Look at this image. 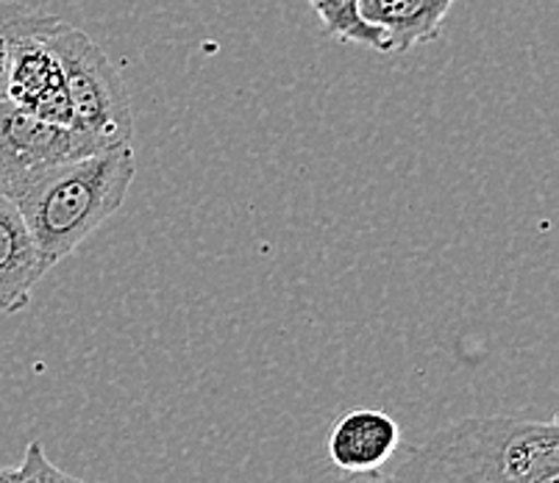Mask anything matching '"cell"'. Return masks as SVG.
Segmentation results:
<instances>
[{
	"mask_svg": "<svg viewBox=\"0 0 559 483\" xmlns=\"http://www.w3.org/2000/svg\"><path fill=\"white\" fill-rule=\"evenodd\" d=\"M134 172V147L117 145L56 165L0 172V192L17 206L53 269L117 215Z\"/></svg>",
	"mask_w": 559,
	"mask_h": 483,
	"instance_id": "cell-1",
	"label": "cell"
},
{
	"mask_svg": "<svg viewBox=\"0 0 559 483\" xmlns=\"http://www.w3.org/2000/svg\"><path fill=\"white\" fill-rule=\"evenodd\" d=\"M393 483H559L557 420L465 416L406 447Z\"/></svg>",
	"mask_w": 559,
	"mask_h": 483,
	"instance_id": "cell-2",
	"label": "cell"
},
{
	"mask_svg": "<svg viewBox=\"0 0 559 483\" xmlns=\"http://www.w3.org/2000/svg\"><path fill=\"white\" fill-rule=\"evenodd\" d=\"M45 43L50 45L62 68L70 114H73L70 125L98 150L131 145L134 117H131L129 93L104 50L81 28L62 23L59 17L45 32Z\"/></svg>",
	"mask_w": 559,
	"mask_h": 483,
	"instance_id": "cell-3",
	"label": "cell"
},
{
	"mask_svg": "<svg viewBox=\"0 0 559 483\" xmlns=\"http://www.w3.org/2000/svg\"><path fill=\"white\" fill-rule=\"evenodd\" d=\"M53 20V14L34 9L32 17L12 34L3 100L25 111H34V114L50 120V123L70 125L73 114H70V98L68 89H64L62 68H59V59L50 50V45L45 43V32H48Z\"/></svg>",
	"mask_w": 559,
	"mask_h": 483,
	"instance_id": "cell-4",
	"label": "cell"
},
{
	"mask_svg": "<svg viewBox=\"0 0 559 483\" xmlns=\"http://www.w3.org/2000/svg\"><path fill=\"white\" fill-rule=\"evenodd\" d=\"M90 154H98V147L70 125L50 123L34 111L0 100V172L56 165Z\"/></svg>",
	"mask_w": 559,
	"mask_h": 483,
	"instance_id": "cell-5",
	"label": "cell"
},
{
	"mask_svg": "<svg viewBox=\"0 0 559 483\" xmlns=\"http://www.w3.org/2000/svg\"><path fill=\"white\" fill-rule=\"evenodd\" d=\"M329 459L343 472L381 470L401 447L399 422L381 409H350L329 434Z\"/></svg>",
	"mask_w": 559,
	"mask_h": 483,
	"instance_id": "cell-6",
	"label": "cell"
},
{
	"mask_svg": "<svg viewBox=\"0 0 559 483\" xmlns=\"http://www.w3.org/2000/svg\"><path fill=\"white\" fill-rule=\"evenodd\" d=\"M48 269L17 206L0 192V314L23 312Z\"/></svg>",
	"mask_w": 559,
	"mask_h": 483,
	"instance_id": "cell-7",
	"label": "cell"
},
{
	"mask_svg": "<svg viewBox=\"0 0 559 483\" xmlns=\"http://www.w3.org/2000/svg\"><path fill=\"white\" fill-rule=\"evenodd\" d=\"M454 3L456 0H359V14L384 34L390 53H406L440 37Z\"/></svg>",
	"mask_w": 559,
	"mask_h": 483,
	"instance_id": "cell-8",
	"label": "cell"
},
{
	"mask_svg": "<svg viewBox=\"0 0 559 483\" xmlns=\"http://www.w3.org/2000/svg\"><path fill=\"white\" fill-rule=\"evenodd\" d=\"M309 7L314 9V14L320 17V23L326 25L332 37L362 45L376 53H390L384 34L376 25L365 23L362 14H359V0H309Z\"/></svg>",
	"mask_w": 559,
	"mask_h": 483,
	"instance_id": "cell-9",
	"label": "cell"
},
{
	"mask_svg": "<svg viewBox=\"0 0 559 483\" xmlns=\"http://www.w3.org/2000/svg\"><path fill=\"white\" fill-rule=\"evenodd\" d=\"M17 470L23 483H86L79 475H70L62 467H56L39 442H32V445L25 447V459Z\"/></svg>",
	"mask_w": 559,
	"mask_h": 483,
	"instance_id": "cell-10",
	"label": "cell"
},
{
	"mask_svg": "<svg viewBox=\"0 0 559 483\" xmlns=\"http://www.w3.org/2000/svg\"><path fill=\"white\" fill-rule=\"evenodd\" d=\"M34 9L14 3V0H0V100L7 95L9 75V53H12V34L17 32L25 20L32 17Z\"/></svg>",
	"mask_w": 559,
	"mask_h": 483,
	"instance_id": "cell-11",
	"label": "cell"
},
{
	"mask_svg": "<svg viewBox=\"0 0 559 483\" xmlns=\"http://www.w3.org/2000/svg\"><path fill=\"white\" fill-rule=\"evenodd\" d=\"M334 483H393V481H390V475H381V470H373V472H348V475L340 478V481Z\"/></svg>",
	"mask_w": 559,
	"mask_h": 483,
	"instance_id": "cell-12",
	"label": "cell"
},
{
	"mask_svg": "<svg viewBox=\"0 0 559 483\" xmlns=\"http://www.w3.org/2000/svg\"><path fill=\"white\" fill-rule=\"evenodd\" d=\"M0 483H23L20 470H0Z\"/></svg>",
	"mask_w": 559,
	"mask_h": 483,
	"instance_id": "cell-13",
	"label": "cell"
}]
</instances>
